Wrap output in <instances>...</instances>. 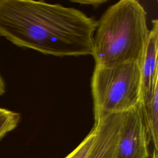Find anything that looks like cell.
Returning <instances> with one entry per match:
<instances>
[{
    "label": "cell",
    "mask_w": 158,
    "mask_h": 158,
    "mask_svg": "<svg viewBox=\"0 0 158 158\" xmlns=\"http://www.w3.org/2000/svg\"><path fill=\"white\" fill-rule=\"evenodd\" d=\"M97 21L81 11L31 0H0V36L54 56L92 55Z\"/></svg>",
    "instance_id": "1"
},
{
    "label": "cell",
    "mask_w": 158,
    "mask_h": 158,
    "mask_svg": "<svg viewBox=\"0 0 158 158\" xmlns=\"http://www.w3.org/2000/svg\"><path fill=\"white\" fill-rule=\"evenodd\" d=\"M150 30L146 12L136 0H122L109 7L99 21L93 39L96 67H110L128 61L141 63Z\"/></svg>",
    "instance_id": "2"
},
{
    "label": "cell",
    "mask_w": 158,
    "mask_h": 158,
    "mask_svg": "<svg viewBox=\"0 0 158 158\" xmlns=\"http://www.w3.org/2000/svg\"><path fill=\"white\" fill-rule=\"evenodd\" d=\"M91 88L95 122L126 112L141 101L140 64L131 60L110 67L95 66Z\"/></svg>",
    "instance_id": "3"
},
{
    "label": "cell",
    "mask_w": 158,
    "mask_h": 158,
    "mask_svg": "<svg viewBox=\"0 0 158 158\" xmlns=\"http://www.w3.org/2000/svg\"><path fill=\"white\" fill-rule=\"evenodd\" d=\"M149 141L140 102L123 112L117 148V158H148Z\"/></svg>",
    "instance_id": "4"
},
{
    "label": "cell",
    "mask_w": 158,
    "mask_h": 158,
    "mask_svg": "<svg viewBox=\"0 0 158 158\" xmlns=\"http://www.w3.org/2000/svg\"><path fill=\"white\" fill-rule=\"evenodd\" d=\"M123 112L112 114L95 122L94 136L85 158H117Z\"/></svg>",
    "instance_id": "5"
},
{
    "label": "cell",
    "mask_w": 158,
    "mask_h": 158,
    "mask_svg": "<svg viewBox=\"0 0 158 158\" xmlns=\"http://www.w3.org/2000/svg\"><path fill=\"white\" fill-rule=\"evenodd\" d=\"M158 22L152 21V27L145 44L140 63L141 75V101L151 99L155 89L158 87L157 50Z\"/></svg>",
    "instance_id": "6"
},
{
    "label": "cell",
    "mask_w": 158,
    "mask_h": 158,
    "mask_svg": "<svg viewBox=\"0 0 158 158\" xmlns=\"http://www.w3.org/2000/svg\"><path fill=\"white\" fill-rule=\"evenodd\" d=\"M140 107L143 123L146 128L148 141L153 144L155 151L158 146V87H157L150 100L140 101Z\"/></svg>",
    "instance_id": "7"
},
{
    "label": "cell",
    "mask_w": 158,
    "mask_h": 158,
    "mask_svg": "<svg viewBox=\"0 0 158 158\" xmlns=\"http://www.w3.org/2000/svg\"><path fill=\"white\" fill-rule=\"evenodd\" d=\"M20 120L19 113L0 108V140L6 134L15 128Z\"/></svg>",
    "instance_id": "8"
},
{
    "label": "cell",
    "mask_w": 158,
    "mask_h": 158,
    "mask_svg": "<svg viewBox=\"0 0 158 158\" xmlns=\"http://www.w3.org/2000/svg\"><path fill=\"white\" fill-rule=\"evenodd\" d=\"M94 136V129L93 127L88 135L77 147L65 158H85L91 146Z\"/></svg>",
    "instance_id": "9"
},
{
    "label": "cell",
    "mask_w": 158,
    "mask_h": 158,
    "mask_svg": "<svg viewBox=\"0 0 158 158\" xmlns=\"http://www.w3.org/2000/svg\"><path fill=\"white\" fill-rule=\"evenodd\" d=\"M72 2H76V3H78L82 5H89V6H92L94 7H97L98 6H99L100 5H101L102 4L107 2V1L105 0H73V1H70Z\"/></svg>",
    "instance_id": "10"
},
{
    "label": "cell",
    "mask_w": 158,
    "mask_h": 158,
    "mask_svg": "<svg viewBox=\"0 0 158 158\" xmlns=\"http://www.w3.org/2000/svg\"><path fill=\"white\" fill-rule=\"evenodd\" d=\"M4 93H5V84L2 77L0 75V96L4 94Z\"/></svg>",
    "instance_id": "11"
}]
</instances>
